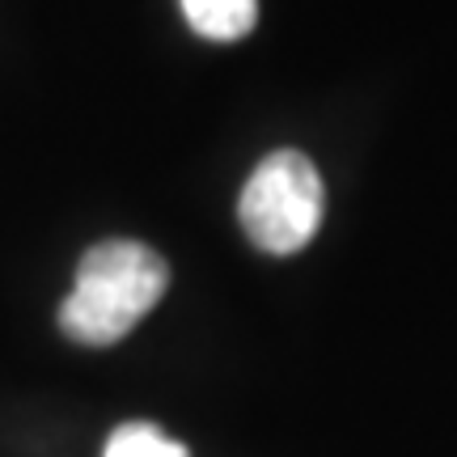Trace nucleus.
Returning a JSON list of instances; mask_svg holds the SVG:
<instances>
[{
  "label": "nucleus",
  "mask_w": 457,
  "mask_h": 457,
  "mask_svg": "<svg viewBox=\"0 0 457 457\" xmlns=\"http://www.w3.org/2000/svg\"><path fill=\"white\" fill-rule=\"evenodd\" d=\"M245 237L262 254H296L322 225V179L305 153L279 148L254 165L237 199Z\"/></svg>",
  "instance_id": "nucleus-2"
},
{
  "label": "nucleus",
  "mask_w": 457,
  "mask_h": 457,
  "mask_svg": "<svg viewBox=\"0 0 457 457\" xmlns=\"http://www.w3.org/2000/svg\"><path fill=\"white\" fill-rule=\"evenodd\" d=\"M170 288V267L145 242L114 237L85 250L77 284L60 305V330L85 347H111L145 318Z\"/></svg>",
  "instance_id": "nucleus-1"
},
{
  "label": "nucleus",
  "mask_w": 457,
  "mask_h": 457,
  "mask_svg": "<svg viewBox=\"0 0 457 457\" xmlns=\"http://www.w3.org/2000/svg\"><path fill=\"white\" fill-rule=\"evenodd\" d=\"M102 457H191L187 445L165 436L153 424H119L111 432V441L102 449Z\"/></svg>",
  "instance_id": "nucleus-4"
},
{
  "label": "nucleus",
  "mask_w": 457,
  "mask_h": 457,
  "mask_svg": "<svg viewBox=\"0 0 457 457\" xmlns=\"http://www.w3.org/2000/svg\"><path fill=\"white\" fill-rule=\"evenodd\" d=\"M182 13L195 34L212 38V43H233L254 30L259 0H182Z\"/></svg>",
  "instance_id": "nucleus-3"
}]
</instances>
